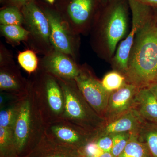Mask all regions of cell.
I'll return each mask as SVG.
<instances>
[{
  "label": "cell",
  "instance_id": "1",
  "mask_svg": "<svg viewBox=\"0 0 157 157\" xmlns=\"http://www.w3.org/2000/svg\"><path fill=\"white\" fill-rule=\"evenodd\" d=\"M127 83L138 88L157 81V17L152 9L137 29L124 75Z\"/></svg>",
  "mask_w": 157,
  "mask_h": 157
},
{
  "label": "cell",
  "instance_id": "2",
  "mask_svg": "<svg viewBox=\"0 0 157 157\" xmlns=\"http://www.w3.org/2000/svg\"><path fill=\"white\" fill-rule=\"evenodd\" d=\"M104 13L94 17L90 33L93 49L100 56L111 58L128 29V6L124 0H110Z\"/></svg>",
  "mask_w": 157,
  "mask_h": 157
},
{
  "label": "cell",
  "instance_id": "3",
  "mask_svg": "<svg viewBox=\"0 0 157 157\" xmlns=\"http://www.w3.org/2000/svg\"><path fill=\"white\" fill-rule=\"evenodd\" d=\"M45 124L30 88L21 100L13 129L17 156L25 157L38 144L45 134Z\"/></svg>",
  "mask_w": 157,
  "mask_h": 157
},
{
  "label": "cell",
  "instance_id": "4",
  "mask_svg": "<svg viewBox=\"0 0 157 157\" xmlns=\"http://www.w3.org/2000/svg\"><path fill=\"white\" fill-rule=\"evenodd\" d=\"M29 75L31 89L45 125L62 118L64 96L57 78L39 68Z\"/></svg>",
  "mask_w": 157,
  "mask_h": 157
},
{
  "label": "cell",
  "instance_id": "5",
  "mask_svg": "<svg viewBox=\"0 0 157 157\" xmlns=\"http://www.w3.org/2000/svg\"><path fill=\"white\" fill-rule=\"evenodd\" d=\"M56 78L64 96V111L62 118L89 131L96 132L105 120L88 103L75 79Z\"/></svg>",
  "mask_w": 157,
  "mask_h": 157
},
{
  "label": "cell",
  "instance_id": "6",
  "mask_svg": "<svg viewBox=\"0 0 157 157\" xmlns=\"http://www.w3.org/2000/svg\"><path fill=\"white\" fill-rule=\"evenodd\" d=\"M23 15L24 27L29 32L26 43L29 49L44 56L54 48L51 39L50 26L46 15L36 1L21 9Z\"/></svg>",
  "mask_w": 157,
  "mask_h": 157
},
{
  "label": "cell",
  "instance_id": "7",
  "mask_svg": "<svg viewBox=\"0 0 157 157\" xmlns=\"http://www.w3.org/2000/svg\"><path fill=\"white\" fill-rule=\"evenodd\" d=\"M39 6L49 22L51 39L54 48L68 55L76 62L79 49V35L70 29L56 9Z\"/></svg>",
  "mask_w": 157,
  "mask_h": 157
},
{
  "label": "cell",
  "instance_id": "8",
  "mask_svg": "<svg viewBox=\"0 0 157 157\" xmlns=\"http://www.w3.org/2000/svg\"><path fill=\"white\" fill-rule=\"evenodd\" d=\"M30 84L21 74L12 53L0 42V92L22 98L29 92Z\"/></svg>",
  "mask_w": 157,
  "mask_h": 157
},
{
  "label": "cell",
  "instance_id": "9",
  "mask_svg": "<svg viewBox=\"0 0 157 157\" xmlns=\"http://www.w3.org/2000/svg\"><path fill=\"white\" fill-rule=\"evenodd\" d=\"M45 134L60 144L78 151L95 137L96 131H89L61 118L46 124Z\"/></svg>",
  "mask_w": 157,
  "mask_h": 157
},
{
  "label": "cell",
  "instance_id": "10",
  "mask_svg": "<svg viewBox=\"0 0 157 157\" xmlns=\"http://www.w3.org/2000/svg\"><path fill=\"white\" fill-rule=\"evenodd\" d=\"M57 10L75 33H90L94 17L95 0H66Z\"/></svg>",
  "mask_w": 157,
  "mask_h": 157
},
{
  "label": "cell",
  "instance_id": "11",
  "mask_svg": "<svg viewBox=\"0 0 157 157\" xmlns=\"http://www.w3.org/2000/svg\"><path fill=\"white\" fill-rule=\"evenodd\" d=\"M132 13V28L125 39L121 42L113 59L115 70L125 75L128 69L129 55L137 33L147 15L153 9L152 6L137 0H128Z\"/></svg>",
  "mask_w": 157,
  "mask_h": 157
},
{
  "label": "cell",
  "instance_id": "12",
  "mask_svg": "<svg viewBox=\"0 0 157 157\" xmlns=\"http://www.w3.org/2000/svg\"><path fill=\"white\" fill-rule=\"evenodd\" d=\"M74 79L88 103L103 118L110 94L104 90L101 81L86 64L80 66L79 73Z\"/></svg>",
  "mask_w": 157,
  "mask_h": 157
},
{
  "label": "cell",
  "instance_id": "13",
  "mask_svg": "<svg viewBox=\"0 0 157 157\" xmlns=\"http://www.w3.org/2000/svg\"><path fill=\"white\" fill-rule=\"evenodd\" d=\"M39 68L65 79H75L80 71V66L71 57L55 48L39 59Z\"/></svg>",
  "mask_w": 157,
  "mask_h": 157
},
{
  "label": "cell",
  "instance_id": "14",
  "mask_svg": "<svg viewBox=\"0 0 157 157\" xmlns=\"http://www.w3.org/2000/svg\"><path fill=\"white\" fill-rule=\"evenodd\" d=\"M139 90L134 85L127 82L120 89L110 94L103 117L105 121L115 119L132 109Z\"/></svg>",
  "mask_w": 157,
  "mask_h": 157
},
{
  "label": "cell",
  "instance_id": "15",
  "mask_svg": "<svg viewBox=\"0 0 157 157\" xmlns=\"http://www.w3.org/2000/svg\"><path fill=\"white\" fill-rule=\"evenodd\" d=\"M144 121L133 108L115 119L104 121L96 131V135H113L126 132L137 133Z\"/></svg>",
  "mask_w": 157,
  "mask_h": 157
},
{
  "label": "cell",
  "instance_id": "16",
  "mask_svg": "<svg viewBox=\"0 0 157 157\" xmlns=\"http://www.w3.org/2000/svg\"><path fill=\"white\" fill-rule=\"evenodd\" d=\"M25 157H80L78 151L60 144L45 134L32 151Z\"/></svg>",
  "mask_w": 157,
  "mask_h": 157
},
{
  "label": "cell",
  "instance_id": "17",
  "mask_svg": "<svg viewBox=\"0 0 157 157\" xmlns=\"http://www.w3.org/2000/svg\"><path fill=\"white\" fill-rule=\"evenodd\" d=\"M133 108L144 120L157 124V98L149 88L139 89Z\"/></svg>",
  "mask_w": 157,
  "mask_h": 157
},
{
  "label": "cell",
  "instance_id": "18",
  "mask_svg": "<svg viewBox=\"0 0 157 157\" xmlns=\"http://www.w3.org/2000/svg\"><path fill=\"white\" fill-rule=\"evenodd\" d=\"M140 141L146 144L152 157H157V124L144 121L137 132Z\"/></svg>",
  "mask_w": 157,
  "mask_h": 157
},
{
  "label": "cell",
  "instance_id": "19",
  "mask_svg": "<svg viewBox=\"0 0 157 157\" xmlns=\"http://www.w3.org/2000/svg\"><path fill=\"white\" fill-rule=\"evenodd\" d=\"M119 157H152L148 147L140 141L137 133H132L127 146Z\"/></svg>",
  "mask_w": 157,
  "mask_h": 157
},
{
  "label": "cell",
  "instance_id": "20",
  "mask_svg": "<svg viewBox=\"0 0 157 157\" xmlns=\"http://www.w3.org/2000/svg\"><path fill=\"white\" fill-rule=\"evenodd\" d=\"M1 36L12 45H18L21 42H26L29 32L22 25H0Z\"/></svg>",
  "mask_w": 157,
  "mask_h": 157
},
{
  "label": "cell",
  "instance_id": "21",
  "mask_svg": "<svg viewBox=\"0 0 157 157\" xmlns=\"http://www.w3.org/2000/svg\"><path fill=\"white\" fill-rule=\"evenodd\" d=\"M13 129L0 127V157H18L13 139Z\"/></svg>",
  "mask_w": 157,
  "mask_h": 157
},
{
  "label": "cell",
  "instance_id": "22",
  "mask_svg": "<svg viewBox=\"0 0 157 157\" xmlns=\"http://www.w3.org/2000/svg\"><path fill=\"white\" fill-rule=\"evenodd\" d=\"M22 98L0 108V127L13 128Z\"/></svg>",
  "mask_w": 157,
  "mask_h": 157
},
{
  "label": "cell",
  "instance_id": "23",
  "mask_svg": "<svg viewBox=\"0 0 157 157\" xmlns=\"http://www.w3.org/2000/svg\"><path fill=\"white\" fill-rule=\"evenodd\" d=\"M101 81L104 90L109 94L120 89L127 83L124 75L116 70L107 73Z\"/></svg>",
  "mask_w": 157,
  "mask_h": 157
},
{
  "label": "cell",
  "instance_id": "24",
  "mask_svg": "<svg viewBox=\"0 0 157 157\" xmlns=\"http://www.w3.org/2000/svg\"><path fill=\"white\" fill-rule=\"evenodd\" d=\"M23 15L19 8L14 6L6 7L0 11V23L3 25H23Z\"/></svg>",
  "mask_w": 157,
  "mask_h": 157
},
{
  "label": "cell",
  "instance_id": "25",
  "mask_svg": "<svg viewBox=\"0 0 157 157\" xmlns=\"http://www.w3.org/2000/svg\"><path fill=\"white\" fill-rule=\"evenodd\" d=\"M33 50L28 49L20 52L17 56L19 65L29 75L39 68V60Z\"/></svg>",
  "mask_w": 157,
  "mask_h": 157
},
{
  "label": "cell",
  "instance_id": "26",
  "mask_svg": "<svg viewBox=\"0 0 157 157\" xmlns=\"http://www.w3.org/2000/svg\"><path fill=\"white\" fill-rule=\"evenodd\" d=\"M132 132H126L113 135V145L111 153L113 157H119L127 146Z\"/></svg>",
  "mask_w": 157,
  "mask_h": 157
},
{
  "label": "cell",
  "instance_id": "27",
  "mask_svg": "<svg viewBox=\"0 0 157 157\" xmlns=\"http://www.w3.org/2000/svg\"><path fill=\"white\" fill-rule=\"evenodd\" d=\"M97 145L105 152L111 153L113 145V135H97L94 137Z\"/></svg>",
  "mask_w": 157,
  "mask_h": 157
},
{
  "label": "cell",
  "instance_id": "28",
  "mask_svg": "<svg viewBox=\"0 0 157 157\" xmlns=\"http://www.w3.org/2000/svg\"><path fill=\"white\" fill-rule=\"evenodd\" d=\"M22 98H20L10 93L0 92V108Z\"/></svg>",
  "mask_w": 157,
  "mask_h": 157
},
{
  "label": "cell",
  "instance_id": "29",
  "mask_svg": "<svg viewBox=\"0 0 157 157\" xmlns=\"http://www.w3.org/2000/svg\"><path fill=\"white\" fill-rule=\"evenodd\" d=\"M35 1L36 0H6V7L14 6L21 9L25 5Z\"/></svg>",
  "mask_w": 157,
  "mask_h": 157
},
{
  "label": "cell",
  "instance_id": "30",
  "mask_svg": "<svg viewBox=\"0 0 157 157\" xmlns=\"http://www.w3.org/2000/svg\"><path fill=\"white\" fill-rule=\"evenodd\" d=\"M137 1L152 7H157V0H137Z\"/></svg>",
  "mask_w": 157,
  "mask_h": 157
},
{
  "label": "cell",
  "instance_id": "31",
  "mask_svg": "<svg viewBox=\"0 0 157 157\" xmlns=\"http://www.w3.org/2000/svg\"><path fill=\"white\" fill-rule=\"evenodd\" d=\"M148 87L154 93L157 98V83H154Z\"/></svg>",
  "mask_w": 157,
  "mask_h": 157
},
{
  "label": "cell",
  "instance_id": "32",
  "mask_svg": "<svg viewBox=\"0 0 157 157\" xmlns=\"http://www.w3.org/2000/svg\"><path fill=\"white\" fill-rule=\"evenodd\" d=\"M45 1L51 5H53L54 3L55 2V0H45Z\"/></svg>",
  "mask_w": 157,
  "mask_h": 157
},
{
  "label": "cell",
  "instance_id": "33",
  "mask_svg": "<svg viewBox=\"0 0 157 157\" xmlns=\"http://www.w3.org/2000/svg\"><path fill=\"white\" fill-rule=\"evenodd\" d=\"M104 1H106V2H109V1H110V0H104Z\"/></svg>",
  "mask_w": 157,
  "mask_h": 157
},
{
  "label": "cell",
  "instance_id": "34",
  "mask_svg": "<svg viewBox=\"0 0 157 157\" xmlns=\"http://www.w3.org/2000/svg\"><path fill=\"white\" fill-rule=\"evenodd\" d=\"M4 1V0H0V1H1V2H2V1Z\"/></svg>",
  "mask_w": 157,
  "mask_h": 157
},
{
  "label": "cell",
  "instance_id": "35",
  "mask_svg": "<svg viewBox=\"0 0 157 157\" xmlns=\"http://www.w3.org/2000/svg\"><path fill=\"white\" fill-rule=\"evenodd\" d=\"M156 83H157V82H156Z\"/></svg>",
  "mask_w": 157,
  "mask_h": 157
},
{
  "label": "cell",
  "instance_id": "36",
  "mask_svg": "<svg viewBox=\"0 0 157 157\" xmlns=\"http://www.w3.org/2000/svg\"></svg>",
  "mask_w": 157,
  "mask_h": 157
}]
</instances>
